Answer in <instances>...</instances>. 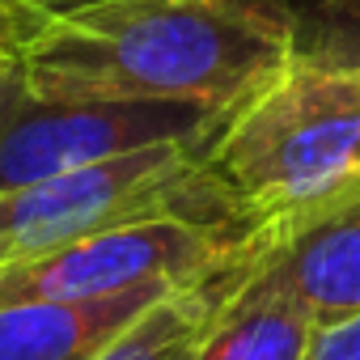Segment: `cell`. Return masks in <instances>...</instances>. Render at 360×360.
<instances>
[{
    "label": "cell",
    "mask_w": 360,
    "mask_h": 360,
    "mask_svg": "<svg viewBox=\"0 0 360 360\" xmlns=\"http://www.w3.org/2000/svg\"><path fill=\"white\" fill-rule=\"evenodd\" d=\"M13 5H22L34 22H51V18H64V13L89 9V5H98V0H13Z\"/></svg>",
    "instance_id": "7c38bea8"
},
{
    "label": "cell",
    "mask_w": 360,
    "mask_h": 360,
    "mask_svg": "<svg viewBox=\"0 0 360 360\" xmlns=\"http://www.w3.org/2000/svg\"><path fill=\"white\" fill-rule=\"evenodd\" d=\"M292 34V60L360 72V0H271Z\"/></svg>",
    "instance_id": "30bf717a"
},
{
    "label": "cell",
    "mask_w": 360,
    "mask_h": 360,
    "mask_svg": "<svg viewBox=\"0 0 360 360\" xmlns=\"http://www.w3.org/2000/svg\"><path fill=\"white\" fill-rule=\"evenodd\" d=\"M309 330L314 318L267 246L217 309L195 360H301Z\"/></svg>",
    "instance_id": "52a82bcc"
},
{
    "label": "cell",
    "mask_w": 360,
    "mask_h": 360,
    "mask_svg": "<svg viewBox=\"0 0 360 360\" xmlns=\"http://www.w3.org/2000/svg\"><path fill=\"white\" fill-rule=\"evenodd\" d=\"M314 322L360 314V200L271 246Z\"/></svg>",
    "instance_id": "ba28073f"
},
{
    "label": "cell",
    "mask_w": 360,
    "mask_h": 360,
    "mask_svg": "<svg viewBox=\"0 0 360 360\" xmlns=\"http://www.w3.org/2000/svg\"><path fill=\"white\" fill-rule=\"evenodd\" d=\"M165 292L174 288H136L102 301L0 305V360H98Z\"/></svg>",
    "instance_id": "8992f818"
},
{
    "label": "cell",
    "mask_w": 360,
    "mask_h": 360,
    "mask_svg": "<svg viewBox=\"0 0 360 360\" xmlns=\"http://www.w3.org/2000/svg\"><path fill=\"white\" fill-rule=\"evenodd\" d=\"M263 250L238 259L233 267H225V271H217V276H208L200 284H183V288L165 292L98 360H195V352H200V343H204L217 309L225 305V297L233 292V284L250 271V263Z\"/></svg>",
    "instance_id": "9c48e42d"
},
{
    "label": "cell",
    "mask_w": 360,
    "mask_h": 360,
    "mask_svg": "<svg viewBox=\"0 0 360 360\" xmlns=\"http://www.w3.org/2000/svg\"><path fill=\"white\" fill-rule=\"evenodd\" d=\"M208 136L212 131L195 140L148 144L34 187L5 191L0 195V267L30 263L81 238L144 221H191L233 242L259 246L208 174Z\"/></svg>",
    "instance_id": "3957f363"
},
{
    "label": "cell",
    "mask_w": 360,
    "mask_h": 360,
    "mask_svg": "<svg viewBox=\"0 0 360 360\" xmlns=\"http://www.w3.org/2000/svg\"><path fill=\"white\" fill-rule=\"evenodd\" d=\"M301 360H360V314L314 322Z\"/></svg>",
    "instance_id": "8fae6325"
},
{
    "label": "cell",
    "mask_w": 360,
    "mask_h": 360,
    "mask_svg": "<svg viewBox=\"0 0 360 360\" xmlns=\"http://www.w3.org/2000/svg\"><path fill=\"white\" fill-rule=\"evenodd\" d=\"M292 60L271 0H98L34 22L13 51L39 98L233 110Z\"/></svg>",
    "instance_id": "6da1fadb"
},
{
    "label": "cell",
    "mask_w": 360,
    "mask_h": 360,
    "mask_svg": "<svg viewBox=\"0 0 360 360\" xmlns=\"http://www.w3.org/2000/svg\"><path fill=\"white\" fill-rule=\"evenodd\" d=\"M221 115L178 102H64L39 98L13 56L0 64V195L98 165L148 144L195 140Z\"/></svg>",
    "instance_id": "277c9868"
},
{
    "label": "cell",
    "mask_w": 360,
    "mask_h": 360,
    "mask_svg": "<svg viewBox=\"0 0 360 360\" xmlns=\"http://www.w3.org/2000/svg\"><path fill=\"white\" fill-rule=\"evenodd\" d=\"M208 174L259 246L360 200V72L288 60L208 136Z\"/></svg>",
    "instance_id": "7a4b0ae2"
},
{
    "label": "cell",
    "mask_w": 360,
    "mask_h": 360,
    "mask_svg": "<svg viewBox=\"0 0 360 360\" xmlns=\"http://www.w3.org/2000/svg\"><path fill=\"white\" fill-rule=\"evenodd\" d=\"M255 250L263 246L233 242L191 221H144L81 238L30 263L0 267V305L102 301L136 288H178L208 280Z\"/></svg>",
    "instance_id": "5b68a950"
}]
</instances>
